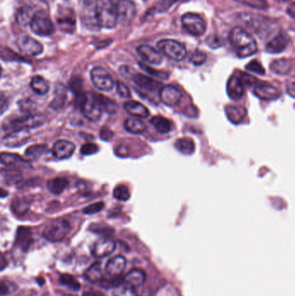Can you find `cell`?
Masks as SVG:
<instances>
[{"instance_id":"cell-1","label":"cell","mask_w":295,"mask_h":296,"mask_svg":"<svg viewBox=\"0 0 295 296\" xmlns=\"http://www.w3.org/2000/svg\"><path fill=\"white\" fill-rule=\"evenodd\" d=\"M229 40L240 58L252 56L258 49L255 38L241 27H235L230 30Z\"/></svg>"},{"instance_id":"cell-2","label":"cell","mask_w":295,"mask_h":296,"mask_svg":"<svg viewBox=\"0 0 295 296\" xmlns=\"http://www.w3.org/2000/svg\"><path fill=\"white\" fill-rule=\"evenodd\" d=\"M96 12L101 27L113 29L118 22L117 7L113 0H97Z\"/></svg>"},{"instance_id":"cell-3","label":"cell","mask_w":295,"mask_h":296,"mask_svg":"<svg viewBox=\"0 0 295 296\" xmlns=\"http://www.w3.org/2000/svg\"><path fill=\"white\" fill-rule=\"evenodd\" d=\"M76 105L81 109L82 115L89 122H96L102 117V111L95 96L80 94L76 97Z\"/></svg>"},{"instance_id":"cell-4","label":"cell","mask_w":295,"mask_h":296,"mask_svg":"<svg viewBox=\"0 0 295 296\" xmlns=\"http://www.w3.org/2000/svg\"><path fill=\"white\" fill-rule=\"evenodd\" d=\"M30 25L33 32L38 36H51L56 30L52 20L45 10L36 11Z\"/></svg>"},{"instance_id":"cell-5","label":"cell","mask_w":295,"mask_h":296,"mask_svg":"<svg viewBox=\"0 0 295 296\" xmlns=\"http://www.w3.org/2000/svg\"><path fill=\"white\" fill-rule=\"evenodd\" d=\"M71 230L70 224L64 219H58L49 223L43 230V236L46 240L52 243L64 239Z\"/></svg>"},{"instance_id":"cell-6","label":"cell","mask_w":295,"mask_h":296,"mask_svg":"<svg viewBox=\"0 0 295 296\" xmlns=\"http://www.w3.org/2000/svg\"><path fill=\"white\" fill-rule=\"evenodd\" d=\"M157 49L175 62H180L186 56V49L182 43L176 40L163 39L157 43Z\"/></svg>"},{"instance_id":"cell-7","label":"cell","mask_w":295,"mask_h":296,"mask_svg":"<svg viewBox=\"0 0 295 296\" xmlns=\"http://www.w3.org/2000/svg\"><path fill=\"white\" fill-rule=\"evenodd\" d=\"M181 23L184 30L194 36H202L206 31V23L198 14H184L181 17Z\"/></svg>"},{"instance_id":"cell-8","label":"cell","mask_w":295,"mask_h":296,"mask_svg":"<svg viewBox=\"0 0 295 296\" xmlns=\"http://www.w3.org/2000/svg\"><path fill=\"white\" fill-rule=\"evenodd\" d=\"M91 81L96 89L103 92H109L115 87V81L111 75L102 67H95L90 72Z\"/></svg>"},{"instance_id":"cell-9","label":"cell","mask_w":295,"mask_h":296,"mask_svg":"<svg viewBox=\"0 0 295 296\" xmlns=\"http://www.w3.org/2000/svg\"><path fill=\"white\" fill-rule=\"evenodd\" d=\"M47 118L43 115H30L22 118L15 119L10 122V129H36L43 125L46 122Z\"/></svg>"},{"instance_id":"cell-10","label":"cell","mask_w":295,"mask_h":296,"mask_svg":"<svg viewBox=\"0 0 295 296\" xmlns=\"http://www.w3.org/2000/svg\"><path fill=\"white\" fill-rule=\"evenodd\" d=\"M16 46L20 52L26 56H38L43 51V45L29 36H20L16 41Z\"/></svg>"},{"instance_id":"cell-11","label":"cell","mask_w":295,"mask_h":296,"mask_svg":"<svg viewBox=\"0 0 295 296\" xmlns=\"http://www.w3.org/2000/svg\"><path fill=\"white\" fill-rule=\"evenodd\" d=\"M30 138V134L28 129H16L3 137V144L6 148H19L24 145Z\"/></svg>"},{"instance_id":"cell-12","label":"cell","mask_w":295,"mask_h":296,"mask_svg":"<svg viewBox=\"0 0 295 296\" xmlns=\"http://www.w3.org/2000/svg\"><path fill=\"white\" fill-rule=\"evenodd\" d=\"M244 85L245 84L243 82L242 73L231 76L227 82L228 96L233 101H238L244 94Z\"/></svg>"},{"instance_id":"cell-13","label":"cell","mask_w":295,"mask_h":296,"mask_svg":"<svg viewBox=\"0 0 295 296\" xmlns=\"http://www.w3.org/2000/svg\"><path fill=\"white\" fill-rule=\"evenodd\" d=\"M159 98L164 105L168 107H175L180 102L182 93L175 86H165L163 87L159 91Z\"/></svg>"},{"instance_id":"cell-14","label":"cell","mask_w":295,"mask_h":296,"mask_svg":"<svg viewBox=\"0 0 295 296\" xmlns=\"http://www.w3.org/2000/svg\"><path fill=\"white\" fill-rule=\"evenodd\" d=\"M116 243L111 238H102L93 245L91 253L96 258H103L111 255L115 250Z\"/></svg>"},{"instance_id":"cell-15","label":"cell","mask_w":295,"mask_h":296,"mask_svg":"<svg viewBox=\"0 0 295 296\" xmlns=\"http://www.w3.org/2000/svg\"><path fill=\"white\" fill-rule=\"evenodd\" d=\"M137 52L145 63L151 65H159L163 62V56L160 52L149 45H140L137 48Z\"/></svg>"},{"instance_id":"cell-16","label":"cell","mask_w":295,"mask_h":296,"mask_svg":"<svg viewBox=\"0 0 295 296\" xmlns=\"http://www.w3.org/2000/svg\"><path fill=\"white\" fill-rule=\"evenodd\" d=\"M75 150L76 146L73 142L61 140L53 146L52 154L57 159H66L72 156Z\"/></svg>"},{"instance_id":"cell-17","label":"cell","mask_w":295,"mask_h":296,"mask_svg":"<svg viewBox=\"0 0 295 296\" xmlns=\"http://www.w3.org/2000/svg\"><path fill=\"white\" fill-rule=\"evenodd\" d=\"M116 7L118 12V20L131 21L135 18L137 13L136 5L131 0H119Z\"/></svg>"},{"instance_id":"cell-18","label":"cell","mask_w":295,"mask_h":296,"mask_svg":"<svg viewBox=\"0 0 295 296\" xmlns=\"http://www.w3.org/2000/svg\"><path fill=\"white\" fill-rule=\"evenodd\" d=\"M254 95L263 101H273L279 98L281 91L274 86L268 84H258L254 88Z\"/></svg>"},{"instance_id":"cell-19","label":"cell","mask_w":295,"mask_h":296,"mask_svg":"<svg viewBox=\"0 0 295 296\" xmlns=\"http://www.w3.org/2000/svg\"><path fill=\"white\" fill-rule=\"evenodd\" d=\"M127 266V260L122 256L113 257L106 264V272L109 277H121Z\"/></svg>"},{"instance_id":"cell-20","label":"cell","mask_w":295,"mask_h":296,"mask_svg":"<svg viewBox=\"0 0 295 296\" xmlns=\"http://www.w3.org/2000/svg\"><path fill=\"white\" fill-rule=\"evenodd\" d=\"M289 44V37L285 34H278L267 43L265 50L270 54H279L285 50Z\"/></svg>"},{"instance_id":"cell-21","label":"cell","mask_w":295,"mask_h":296,"mask_svg":"<svg viewBox=\"0 0 295 296\" xmlns=\"http://www.w3.org/2000/svg\"><path fill=\"white\" fill-rule=\"evenodd\" d=\"M133 81L141 89H143L145 91H148V92H154L157 89H158L160 86L157 81H155L154 79H152L149 76L142 75V74L134 75Z\"/></svg>"},{"instance_id":"cell-22","label":"cell","mask_w":295,"mask_h":296,"mask_svg":"<svg viewBox=\"0 0 295 296\" xmlns=\"http://www.w3.org/2000/svg\"><path fill=\"white\" fill-rule=\"evenodd\" d=\"M124 109L129 115L137 118H148L150 115L148 108L145 107L141 102H136V101H128L125 102Z\"/></svg>"},{"instance_id":"cell-23","label":"cell","mask_w":295,"mask_h":296,"mask_svg":"<svg viewBox=\"0 0 295 296\" xmlns=\"http://www.w3.org/2000/svg\"><path fill=\"white\" fill-rule=\"evenodd\" d=\"M33 243L31 230L27 227H19L16 232V244L23 251H27L30 249Z\"/></svg>"},{"instance_id":"cell-24","label":"cell","mask_w":295,"mask_h":296,"mask_svg":"<svg viewBox=\"0 0 295 296\" xmlns=\"http://www.w3.org/2000/svg\"><path fill=\"white\" fill-rule=\"evenodd\" d=\"M225 112L227 117L233 124H239L247 115V109L242 106H227Z\"/></svg>"},{"instance_id":"cell-25","label":"cell","mask_w":295,"mask_h":296,"mask_svg":"<svg viewBox=\"0 0 295 296\" xmlns=\"http://www.w3.org/2000/svg\"><path fill=\"white\" fill-rule=\"evenodd\" d=\"M67 100V89L63 84H58L56 86L54 94V98L49 103V107L54 110L62 109L65 104Z\"/></svg>"},{"instance_id":"cell-26","label":"cell","mask_w":295,"mask_h":296,"mask_svg":"<svg viewBox=\"0 0 295 296\" xmlns=\"http://www.w3.org/2000/svg\"><path fill=\"white\" fill-rule=\"evenodd\" d=\"M124 128L127 131L131 133V134L140 135L146 131L147 126L144 122L141 121V119L132 116V117H128L125 120Z\"/></svg>"},{"instance_id":"cell-27","label":"cell","mask_w":295,"mask_h":296,"mask_svg":"<svg viewBox=\"0 0 295 296\" xmlns=\"http://www.w3.org/2000/svg\"><path fill=\"white\" fill-rule=\"evenodd\" d=\"M270 69L276 75L287 76L292 70V63L290 60L286 58L275 60L270 65Z\"/></svg>"},{"instance_id":"cell-28","label":"cell","mask_w":295,"mask_h":296,"mask_svg":"<svg viewBox=\"0 0 295 296\" xmlns=\"http://www.w3.org/2000/svg\"><path fill=\"white\" fill-rule=\"evenodd\" d=\"M145 281H146V273L140 269L130 270L124 277L125 283H128L129 285L135 288L141 286Z\"/></svg>"},{"instance_id":"cell-29","label":"cell","mask_w":295,"mask_h":296,"mask_svg":"<svg viewBox=\"0 0 295 296\" xmlns=\"http://www.w3.org/2000/svg\"><path fill=\"white\" fill-rule=\"evenodd\" d=\"M150 123L153 126L155 130L161 135H166L172 130V123L171 121L163 116H154L151 119Z\"/></svg>"},{"instance_id":"cell-30","label":"cell","mask_w":295,"mask_h":296,"mask_svg":"<svg viewBox=\"0 0 295 296\" xmlns=\"http://www.w3.org/2000/svg\"><path fill=\"white\" fill-rule=\"evenodd\" d=\"M84 277L87 281L90 283H100L103 279L102 273V263L95 262L84 273Z\"/></svg>"},{"instance_id":"cell-31","label":"cell","mask_w":295,"mask_h":296,"mask_svg":"<svg viewBox=\"0 0 295 296\" xmlns=\"http://www.w3.org/2000/svg\"><path fill=\"white\" fill-rule=\"evenodd\" d=\"M30 86L33 92L37 96H45L47 93L49 92V83L42 76H36L32 77Z\"/></svg>"},{"instance_id":"cell-32","label":"cell","mask_w":295,"mask_h":296,"mask_svg":"<svg viewBox=\"0 0 295 296\" xmlns=\"http://www.w3.org/2000/svg\"><path fill=\"white\" fill-rule=\"evenodd\" d=\"M68 185H69L68 178H63V177L54 178L47 182L48 190L55 195L61 194Z\"/></svg>"},{"instance_id":"cell-33","label":"cell","mask_w":295,"mask_h":296,"mask_svg":"<svg viewBox=\"0 0 295 296\" xmlns=\"http://www.w3.org/2000/svg\"><path fill=\"white\" fill-rule=\"evenodd\" d=\"M32 8L30 6H23L17 10L16 14V23H18L21 26L25 27L29 25L31 23L33 16Z\"/></svg>"},{"instance_id":"cell-34","label":"cell","mask_w":295,"mask_h":296,"mask_svg":"<svg viewBox=\"0 0 295 296\" xmlns=\"http://www.w3.org/2000/svg\"><path fill=\"white\" fill-rule=\"evenodd\" d=\"M96 101L98 102L99 105L101 106L102 111L108 113L109 115H115L118 111V106L116 102L112 101L110 99L102 96V95H95L94 94Z\"/></svg>"},{"instance_id":"cell-35","label":"cell","mask_w":295,"mask_h":296,"mask_svg":"<svg viewBox=\"0 0 295 296\" xmlns=\"http://www.w3.org/2000/svg\"><path fill=\"white\" fill-rule=\"evenodd\" d=\"M174 146L177 151L184 155H191L195 151V143L190 138L178 139Z\"/></svg>"},{"instance_id":"cell-36","label":"cell","mask_w":295,"mask_h":296,"mask_svg":"<svg viewBox=\"0 0 295 296\" xmlns=\"http://www.w3.org/2000/svg\"><path fill=\"white\" fill-rule=\"evenodd\" d=\"M30 210V203L26 198H16L11 203V211L17 216H23Z\"/></svg>"},{"instance_id":"cell-37","label":"cell","mask_w":295,"mask_h":296,"mask_svg":"<svg viewBox=\"0 0 295 296\" xmlns=\"http://www.w3.org/2000/svg\"><path fill=\"white\" fill-rule=\"evenodd\" d=\"M136 288L129 285L128 283H123L114 288L113 296H137Z\"/></svg>"},{"instance_id":"cell-38","label":"cell","mask_w":295,"mask_h":296,"mask_svg":"<svg viewBox=\"0 0 295 296\" xmlns=\"http://www.w3.org/2000/svg\"><path fill=\"white\" fill-rule=\"evenodd\" d=\"M47 151V146L38 144L30 146L25 151V157L29 159H36L43 156Z\"/></svg>"},{"instance_id":"cell-39","label":"cell","mask_w":295,"mask_h":296,"mask_svg":"<svg viewBox=\"0 0 295 296\" xmlns=\"http://www.w3.org/2000/svg\"><path fill=\"white\" fill-rule=\"evenodd\" d=\"M60 283L62 286L68 288L72 291H78L81 289V284L79 283L77 280L75 279V277L69 275V274H64L60 277Z\"/></svg>"},{"instance_id":"cell-40","label":"cell","mask_w":295,"mask_h":296,"mask_svg":"<svg viewBox=\"0 0 295 296\" xmlns=\"http://www.w3.org/2000/svg\"><path fill=\"white\" fill-rule=\"evenodd\" d=\"M180 2L179 0H159L153 8H151V12L153 13H163L167 11L173 4ZM150 10V11H151Z\"/></svg>"},{"instance_id":"cell-41","label":"cell","mask_w":295,"mask_h":296,"mask_svg":"<svg viewBox=\"0 0 295 296\" xmlns=\"http://www.w3.org/2000/svg\"><path fill=\"white\" fill-rule=\"evenodd\" d=\"M113 195H114L115 199L120 201H128L131 197L130 191L125 184L117 185L114 190Z\"/></svg>"},{"instance_id":"cell-42","label":"cell","mask_w":295,"mask_h":296,"mask_svg":"<svg viewBox=\"0 0 295 296\" xmlns=\"http://www.w3.org/2000/svg\"><path fill=\"white\" fill-rule=\"evenodd\" d=\"M139 65H140L142 70H144L145 72L148 73V75H150V76L154 77V78H157V79L165 80L168 79V77H169V74H167V73L151 69V67H149L145 63H140Z\"/></svg>"},{"instance_id":"cell-43","label":"cell","mask_w":295,"mask_h":296,"mask_svg":"<svg viewBox=\"0 0 295 296\" xmlns=\"http://www.w3.org/2000/svg\"><path fill=\"white\" fill-rule=\"evenodd\" d=\"M235 1L256 10H266L269 6L266 0H235Z\"/></svg>"},{"instance_id":"cell-44","label":"cell","mask_w":295,"mask_h":296,"mask_svg":"<svg viewBox=\"0 0 295 296\" xmlns=\"http://www.w3.org/2000/svg\"><path fill=\"white\" fill-rule=\"evenodd\" d=\"M1 161H2V164H5V165H13V164H17L20 162H26L17 154L6 153V152H2Z\"/></svg>"},{"instance_id":"cell-45","label":"cell","mask_w":295,"mask_h":296,"mask_svg":"<svg viewBox=\"0 0 295 296\" xmlns=\"http://www.w3.org/2000/svg\"><path fill=\"white\" fill-rule=\"evenodd\" d=\"M207 55L201 50H195L190 56V63L196 66H200L206 62Z\"/></svg>"},{"instance_id":"cell-46","label":"cell","mask_w":295,"mask_h":296,"mask_svg":"<svg viewBox=\"0 0 295 296\" xmlns=\"http://www.w3.org/2000/svg\"><path fill=\"white\" fill-rule=\"evenodd\" d=\"M245 68H246L247 70H249L250 72L256 73V74L262 75V76L265 75V69L257 60H253L250 63L247 64Z\"/></svg>"},{"instance_id":"cell-47","label":"cell","mask_w":295,"mask_h":296,"mask_svg":"<svg viewBox=\"0 0 295 296\" xmlns=\"http://www.w3.org/2000/svg\"><path fill=\"white\" fill-rule=\"evenodd\" d=\"M16 285L13 283H11L10 281H6V280H3L1 282V296H4L13 293L14 291L16 290Z\"/></svg>"},{"instance_id":"cell-48","label":"cell","mask_w":295,"mask_h":296,"mask_svg":"<svg viewBox=\"0 0 295 296\" xmlns=\"http://www.w3.org/2000/svg\"><path fill=\"white\" fill-rule=\"evenodd\" d=\"M58 23H59L60 25L62 27V28H67L68 29V31H70V28H72L73 30H74V28H75V19H74V17H71L70 15L69 16H62L61 17L58 18Z\"/></svg>"},{"instance_id":"cell-49","label":"cell","mask_w":295,"mask_h":296,"mask_svg":"<svg viewBox=\"0 0 295 296\" xmlns=\"http://www.w3.org/2000/svg\"><path fill=\"white\" fill-rule=\"evenodd\" d=\"M103 208H104V203L103 202H97V203H94V204L88 205L87 207L84 208L83 209V213L92 215V214L100 212Z\"/></svg>"},{"instance_id":"cell-50","label":"cell","mask_w":295,"mask_h":296,"mask_svg":"<svg viewBox=\"0 0 295 296\" xmlns=\"http://www.w3.org/2000/svg\"><path fill=\"white\" fill-rule=\"evenodd\" d=\"M81 153L84 156H89L96 153L98 151V147L94 143H86L81 148Z\"/></svg>"},{"instance_id":"cell-51","label":"cell","mask_w":295,"mask_h":296,"mask_svg":"<svg viewBox=\"0 0 295 296\" xmlns=\"http://www.w3.org/2000/svg\"><path fill=\"white\" fill-rule=\"evenodd\" d=\"M116 87H117V93L119 96L122 97V98H130L131 97V92L130 89L128 86L125 84L124 82L119 81L116 83Z\"/></svg>"},{"instance_id":"cell-52","label":"cell","mask_w":295,"mask_h":296,"mask_svg":"<svg viewBox=\"0 0 295 296\" xmlns=\"http://www.w3.org/2000/svg\"><path fill=\"white\" fill-rule=\"evenodd\" d=\"M206 43L210 48L212 49H217L223 45L222 40L217 36H210L206 39Z\"/></svg>"},{"instance_id":"cell-53","label":"cell","mask_w":295,"mask_h":296,"mask_svg":"<svg viewBox=\"0 0 295 296\" xmlns=\"http://www.w3.org/2000/svg\"><path fill=\"white\" fill-rule=\"evenodd\" d=\"M82 80L79 79V78H73L70 82V89L72 90L74 94H76L77 96L82 94Z\"/></svg>"},{"instance_id":"cell-54","label":"cell","mask_w":295,"mask_h":296,"mask_svg":"<svg viewBox=\"0 0 295 296\" xmlns=\"http://www.w3.org/2000/svg\"><path fill=\"white\" fill-rule=\"evenodd\" d=\"M100 136H101V139H102V140H104V141H109V140H111V139L113 138L114 134H113V132H112L111 130H109V129L103 128V129L101 130Z\"/></svg>"},{"instance_id":"cell-55","label":"cell","mask_w":295,"mask_h":296,"mask_svg":"<svg viewBox=\"0 0 295 296\" xmlns=\"http://www.w3.org/2000/svg\"><path fill=\"white\" fill-rule=\"evenodd\" d=\"M80 3L82 8H90V7H96L97 0H80Z\"/></svg>"},{"instance_id":"cell-56","label":"cell","mask_w":295,"mask_h":296,"mask_svg":"<svg viewBox=\"0 0 295 296\" xmlns=\"http://www.w3.org/2000/svg\"><path fill=\"white\" fill-rule=\"evenodd\" d=\"M287 91H288V94H289V96L293 97V98H295V82L290 83V84L288 86Z\"/></svg>"},{"instance_id":"cell-57","label":"cell","mask_w":295,"mask_h":296,"mask_svg":"<svg viewBox=\"0 0 295 296\" xmlns=\"http://www.w3.org/2000/svg\"><path fill=\"white\" fill-rule=\"evenodd\" d=\"M287 12L291 17L295 18V2L289 4V6L287 9Z\"/></svg>"},{"instance_id":"cell-58","label":"cell","mask_w":295,"mask_h":296,"mask_svg":"<svg viewBox=\"0 0 295 296\" xmlns=\"http://www.w3.org/2000/svg\"><path fill=\"white\" fill-rule=\"evenodd\" d=\"M82 296H103V295L98 291L89 290V291H85L84 293L82 294Z\"/></svg>"},{"instance_id":"cell-59","label":"cell","mask_w":295,"mask_h":296,"mask_svg":"<svg viewBox=\"0 0 295 296\" xmlns=\"http://www.w3.org/2000/svg\"><path fill=\"white\" fill-rule=\"evenodd\" d=\"M7 102L6 99L4 98V96H3V94H2V96H1V113L3 114L4 112V109H6V106L4 105V103Z\"/></svg>"},{"instance_id":"cell-60","label":"cell","mask_w":295,"mask_h":296,"mask_svg":"<svg viewBox=\"0 0 295 296\" xmlns=\"http://www.w3.org/2000/svg\"><path fill=\"white\" fill-rule=\"evenodd\" d=\"M43 1L46 3H50V2H52L53 0H43Z\"/></svg>"},{"instance_id":"cell-61","label":"cell","mask_w":295,"mask_h":296,"mask_svg":"<svg viewBox=\"0 0 295 296\" xmlns=\"http://www.w3.org/2000/svg\"><path fill=\"white\" fill-rule=\"evenodd\" d=\"M277 1H281V2H286V1H289V0H277Z\"/></svg>"},{"instance_id":"cell-62","label":"cell","mask_w":295,"mask_h":296,"mask_svg":"<svg viewBox=\"0 0 295 296\" xmlns=\"http://www.w3.org/2000/svg\"><path fill=\"white\" fill-rule=\"evenodd\" d=\"M180 2H186V1H189V0H179Z\"/></svg>"}]
</instances>
